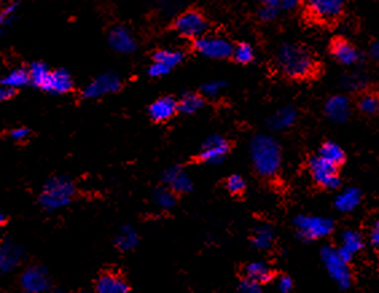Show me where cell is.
Instances as JSON below:
<instances>
[{
    "mask_svg": "<svg viewBox=\"0 0 379 293\" xmlns=\"http://www.w3.org/2000/svg\"><path fill=\"white\" fill-rule=\"evenodd\" d=\"M276 66L291 80H307L318 71V61L307 47L285 43L277 51Z\"/></svg>",
    "mask_w": 379,
    "mask_h": 293,
    "instance_id": "6da1fadb",
    "label": "cell"
},
{
    "mask_svg": "<svg viewBox=\"0 0 379 293\" xmlns=\"http://www.w3.org/2000/svg\"><path fill=\"white\" fill-rule=\"evenodd\" d=\"M251 162L261 176H274L281 165V150L272 136L257 135L250 144Z\"/></svg>",
    "mask_w": 379,
    "mask_h": 293,
    "instance_id": "7a4b0ae2",
    "label": "cell"
},
{
    "mask_svg": "<svg viewBox=\"0 0 379 293\" xmlns=\"http://www.w3.org/2000/svg\"><path fill=\"white\" fill-rule=\"evenodd\" d=\"M74 192V183L68 176H54L45 183L39 195V202L48 211L61 210L71 203Z\"/></svg>",
    "mask_w": 379,
    "mask_h": 293,
    "instance_id": "3957f363",
    "label": "cell"
},
{
    "mask_svg": "<svg viewBox=\"0 0 379 293\" xmlns=\"http://www.w3.org/2000/svg\"><path fill=\"white\" fill-rule=\"evenodd\" d=\"M321 261L332 280L339 285L341 289L346 291L353 285V273L348 267V262L341 257L338 249L331 247H323Z\"/></svg>",
    "mask_w": 379,
    "mask_h": 293,
    "instance_id": "277c9868",
    "label": "cell"
},
{
    "mask_svg": "<svg viewBox=\"0 0 379 293\" xmlns=\"http://www.w3.org/2000/svg\"><path fill=\"white\" fill-rule=\"evenodd\" d=\"M297 235L304 241H315L331 235L335 225L330 218L316 215H298L295 218Z\"/></svg>",
    "mask_w": 379,
    "mask_h": 293,
    "instance_id": "5b68a950",
    "label": "cell"
},
{
    "mask_svg": "<svg viewBox=\"0 0 379 293\" xmlns=\"http://www.w3.org/2000/svg\"><path fill=\"white\" fill-rule=\"evenodd\" d=\"M309 173L313 180L327 190H336L341 187L342 179L339 176V167L332 165L321 156H313L309 160Z\"/></svg>",
    "mask_w": 379,
    "mask_h": 293,
    "instance_id": "8992f818",
    "label": "cell"
},
{
    "mask_svg": "<svg viewBox=\"0 0 379 293\" xmlns=\"http://www.w3.org/2000/svg\"><path fill=\"white\" fill-rule=\"evenodd\" d=\"M309 16L321 24H332L343 15L346 0H307Z\"/></svg>",
    "mask_w": 379,
    "mask_h": 293,
    "instance_id": "52a82bcc",
    "label": "cell"
},
{
    "mask_svg": "<svg viewBox=\"0 0 379 293\" xmlns=\"http://www.w3.org/2000/svg\"><path fill=\"white\" fill-rule=\"evenodd\" d=\"M233 45L221 36H202L194 39V48L206 58L226 59L232 57Z\"/></svg>",
    "mask_w": 379,
    "mask_h": 293,
    "instance_id": "ba28073f",
    "label": "cell"
},
{
    "mask_svg": "<svg viewBox=\"0 0 379 293\" xmlns=\"http://www.w3.org/2000/svg\"><path fill=\"white\" fill-rule=\"evenodd\" d=\"M174 29L179 36L189 39H197L206 34L207 21L201 12L190 10L179 15L174 22Z\"/></svg>",
    "mask_w": 379,
    "mask_h": 293,
    "instance_id": "9c48e42d",
    "label": "cell"
},
{
    "mask_svg": "<svg viewBox=\"0 0 379 293\" xmlns=\"http://www.w3.org/2000/svg\"><path fill=\"white\" fill-rule=\"evenodd\" d=\"M121 88V80L115 73H104L95 77L83 89V97L89 100L101 98L108 94L115 93Z\"/></svg>",
    "mask_w": 379,
    "mask_h": 293,
    "instance_id": "30bf717a",
    "label": "cell"
},
{
    "mask_svg": "<svg viewBox=\"0 0 379 293\" xmlns=\"http://www.w3.org/2000/svg\"><path fill=\"white\" fill-rule=\"evenodd\" d=\"M330 53L332 58L343 66H354L362 59V54L355 45H353L350 41L342 36L332 39Z\"/></svg>",
    "mask_w": 379,
    "mask_h": 293,
    "instance_id": "8fae6325",
    "label": "cell"
},
{
    "mask_svg": "<svg viewBox=\"0 0 379 293\" xmlns=\"http://www.w3.org/2000/svg\"><path fill=\"white\" fill-rule=\"evenodd\" d=\"M229 143L221 136H212L202 144L199 158L202 162L209 165H218L225 160L226 155L229 153Z\"/></svg>",
    "mask_w": 379,
    "mask_h": 293,
    "instance_id": "7c38bea8",
    "label": "cell"
},
{
    "mask_svg": "<svg viewBox=\"0 0 379 293\" xmlns=\"http://www.w3.org/2000/svg\"><path fill=\"white\" fill-rule=\"evenodd\" d=\"M21 284L26 292L42 293L50 289V279H48V272L42 267L33 265L24 270Z\"/></svg>",
    "mask_w": 379,
    "mask_h": 293,
    "instance_id": "4fadbf2b",
    "label": "cell"
},
{
    "mask_svg": "<svg viewBox=\"0 0 379 293\" xmlns=\"http://www.w3.org/2000/svg\"><path fill=\"white\" fill-rule=\"evenodd\" d=\"M326 116L331 120L332 123L341 124L347 121L351 115V106L350 100L343 94L331 96L324 106Z\"/></svg>",
    "mask_w": 379,
    "mask_h": 293,
    "instance_id": "5bb4252c",
    "label": "cell"
},
{
    "mask_svg": "<svg viewBox=\"0 0 379 293\" xmlns=\"http://www.w3.org/2000/svg\"><path fill=\"white\" fill-rule=\"evenodd\" d=\"M109 46L120 54H130L136 50V41L130 30L124 26H116L108 36Z\"/></svg>",
    "mask_w": 379,
    "mask_h": 293,
    "instance_id": "9a60e30c",
    "label": "cell"
},
{
    "mask_svg": "<svg viewBox=\"0 0 379 293\" xmlns=\"http://www.w3.org/2000/svg\"><path fill=\"white\" fill-rule=\"evenodd\" d=\"M163 182L175 194H186L192 190V182L189 174L180 167H170L163 173Z\"/></svg>",
    "mask_w": 379,
    "mask_h": 293,
    "instance_id": "2e32d148",
    "label": "cell"
},
{
    "mask_svg": "<svg viewBox=\"0 0 379 293\" xmlns=\"http://www.w3.org/2000/svg\"><path fill=\"white\" fill-rule=\"evenodd\" d=\"M24 252L14 241H6L0 245V272L9 273L16 269L22 261Z\"/></svg>",
    "mask_w": 379,
    "mask_h": 293,
    "instance_id": "e0dca14e",
    "label": "cell"
},
{
    "mask_svg": "<svg viewBox=\"0 0 379 293\" xmlns=\"http://www.w3.org/2000/svg\"><path fill=\"white\" fill-rule=\"evenodd\" d=\"M71 89H73V80L71 73L65 69H57L50 71L48 81L42 91L51 94H65L71 92Z\"/></svg>",
    "mask_w": 379,
    "mask_h": 293,
    "instance_id": "ac0fdd59",
    "label": "cell"
},
{
    "mask_svg": "<svg viewBox=\"0 0 379 293\" xmlns=\"http://www.w3.org/2000/svg\"><path fill=\"white\" fill-rule=\"evenodd\" d=\"M178 112V101L174 97H162L154 101L150 109V118L156 123H163L172 118Z\"/></svg>",
    "mask_w": 379,
    "mask_h": 293,
    "instance_id": "d6986e66",
    "label": "cell"
},
{
    "mask_svg": "<svg viewBox=\"0 0 379 293\" xmlns=\"http://www.w3.org/2000/svg\"><path fill=\"white\" fill-rule=\"evenodd\" d=\"M363 247H365V242H363L362 235L354 230H347L342 235V245L338 247V252L341 257L350 264L353 258L355 257L356 253L360 252Z\"/></svg>",
    "mask_w": 379,
    "mask_h": 293,
    "instance_id": "ffe728a7",
    "label": "cell"
},
{
    "mask_svg": "<svg viewBox=\"0 0 379 293\" xmlns=\"http://www.w3.org/2000/svg\"><path fill=\"white\" fill-rule=\"evenodd\" d=\"M95 291L98 293H127L130 292V285L118 274H103L95 284Z\"/></svg>",
    "mask_w": 379,
    "mask_h": 293,
    "instance_id": "44dd1931",
    "label": "cell"
},
{
    "mask_svg": "<svg viewBox=\"0 0 379 293\" xmlns=\"http://www.w3.org/2000/svg\"><path fill=\"white\" fill-rule=\"evenodd\" d=\"M297 112L292 106H284L279 109L276 113H273L268 124L273 130H284L291 128L296 121Z\"/></svg>",
    "mask_w": 379,
    "mask_h": 293,
    "instance_id": "7402d4cb",
    "label": "cell"
},
{
    "mask_svg": "<svg viewBox=\"0 0 379 293\" xmlns=\"http://www.w3.org/2000/svg\"><path fill=\"white\" fill-rule=\"evenodd\" d=\"M360 200H362V192L359 188H347L336 197L335 207L336 210L342 211V212H351L355 210Z\"/></svg>",
    "mask_w": 379,
    "mask_h": 293,
    "instance_id": "603a6c76",
    "label": "cell"
},
{
    "mask_svg": "<svg viewBox=\"0 0 379 293\" xmlns=\"http://www.w3.org/2000/svg\"><path fill=\"white\" fill-rule=\"evenodd\" d=\"M358 109L366 116H378L379 92L363 91L358 98Z\"/></svg>",
    "mask_w": 379,
    "mask_h": 293,
    "instance_id": "cb8c5ba5",
    "label": "cell"
},
{
    "mask_svg": "<svg viewBox=\"0 0 379 293\" xmlns=\"http://www.w3.org/2000/svg\"><path fill=\"white\" fill-rule=\"evenodd\" d=\"M319 156L338 167L343 165L346 162V153L343 148L335 141H326L320 147Z\"/></svg>",
    "mask_w": 379,
    "mask_h": 293,
    "instance_id": "d4e9b609",
    "label": "cell"
},
{
    "mask_svg": "<svg viewBox=\"0 0 379 293\" xmlns=\"http://www.w3.org/2000/svg\"><path fill=\"white\" fill-rule=\"evenodd\" d=\"M245 274L246 277L259 282L261 285H265L274 279L273 270L264 262H251L245 268Z\"/></svg>",
    "mask_w": 379,
    "mask_h": 293,
    "instance_id": "484cf974",
    "label": "cell"
},
{
    "mask_svg": "<svg viewBox=\"0 0 379 293\" xmlns=\"http://www.w3.org/2000/svg\"><path fill=\"white\" fill-rule=\"evenodd\" d=\"M139 242V235L132 226H123L115 238V244L121 252H130Z\"/></svg>",
    "mask_w": 379,
    "mask_h": 293,
    "instance_id": "4316f807",
    "label": "cell"
},
{
    "mask_svg": "<svg viewBox=\"0 0 379 293\" xmlns=\"http://www.w3.org/2000/svg\"><path fill=\"white\" fill-rule=\"evenodd\" d=\"M273 241H274V232H273L272 226H268V225L257 227L251 238L253 247L259 250L269 249L273 245Z\"/></svg>",
    "mask_w": 379,
    "mask_h": 293,
    "instance_id": "83f0119b",
    "label": "cell"
},
{
    "mask_svg": "<svg viewBox=\"0 0 379 293\" xmlns=\"http://www.w3.org/2000/svg\"><path fill=\"white\" fill-rule=\"evenodd\" d=\"M28 83H30V74H28V71H26L24 68L14 69L7 76H4L0 81V85L9 86L15 91L19 88H24Z\"/></svg>",
    "mask_w": 379,
    "mask_h": 293,
    "instance_id": "f1b7e54d",
    "label": "cell"
},
{
    "mask_svg": "<svg viewBox=\"0 0 379 293\" xmlns=\"http://www.w3.org/2000/svg\"><path fill=\"white\" fill-rule=\"evenodd\" d=\"M154 203L162 210H171L174 209V206L177 205V197L175 192L171 188L159 187L156 188L152 195Z\"/></svg>",
    "mask_w": 379,
    "mask_h": 293,
    "instance_id": "f546056e",
    "label": "cell"
},
{
    "mask_svg": "<svg viewBox=\"0 0 379 293\" xmlns=\"http://www.w3.org/2000/svg\"><path fill=\"white\" fill-rule=\"evenodd\" d=\"M203 106V98L199 94H183L178 101V110L185 115H192Z\"/></svg>",
    "mask_w": 379,
    "mask_h": 293,
    "instance_id": "4dcf8cb0",
    "label": "cell"
},
{
    "mask_svg": "<svg viewBox=\"0 0 379 293\" xmlns=\"http://www.w3.org/2000/svg\"><path fill=\"white\" fill-rule=\"evenodd\" d=\"M183 58H185V54L180 50H172V48H163V50L156 51L154 54V61L166 65L170 69L178 66Z\"/></svg>",
    "mask_w": 379,
    "mask_h": 293,
    "instance_id": "1f68e13d",
    "label": "cell"
},
{
    "mask_svg": "<svg viewBox=\"0 0 379 293\" xmlns=\"http://www.w3.org/2000/svg\"><path fill=\"white\" fill-rule=\"evenodd\" d=\"M232 57L241 65H248L254 59V50L248 42H241L237 46L233 47Z\"/></svg>",
    "mask_w": 379,
    "mask_h": 293,
    "instance_id": "d6a6232c",
    "label": "cell"
},
{
    "mask_svg": "<svg viewBox=\"0 0 379 293\" xmlns=\"http://www.w3.org/2000/svg\"><path fill=\"white\" fill-rule=\"evenodd\" d=\"M368 77L365 73H351L344 78V86L350 91H366Z\"/></svg>",
    "mask_w": 379,
    "mask_h": 293,
    "instance_id": "836d02e7",
    "label": "cell"
},
{
    "mask_svg": "<svg viewBox=\"0 0 379 293\" xmlns=\"http://www.w3.org/2000/svg\"><path fill=\"white\" fill-rule=\"evenodd\" d=\"M226 187L232 194H241L245 191L246 182L242 176L236 174V175L229 176V179L226 182Z\"/></svg>",
    "mask_w": 379,
    "mask_h": 293,
    "instance_id": "e575fe53",
    "label": "cell"
},
{
    "mask_svg": "<svg viewBox=\"0 0 379 293\" xmlns=\"http://www.w3.org/2000/svg\"><path fill=\"white\" fill-rule=\"evenodd\" d=\"M259 16H260L261 21H264V22H272L279 16V7L262 4L260 11H259Z\"/></svg>",
    "mask_w": 379,
    "mask_h": 293,
    "instance_id": "d590c367",
    "label": "cell"
},
{
    "mask_svg": "<svg viewBox=\"0 0 379 293\" xmlns=\"http://www.w3.org/2000/svg\"><path fill=\"white\" fill-rule=\"evenodd\" d=\"M224 88H225V83H222V81H210V83L203 85L202 93L207 96V97H217L218 94L222 92Z\"/></svg>",
    "mask_w": 379,
    "mask_h": 293,
    "instance_id": "8d00e7d4",
    "label": "cell"
},
{
    "mask_svg": "<svg viewBox=\"0 0 379 293\" xmlns=\"http://www.w3.org/2000/svg\"><path fill=\"white\" fill-rule=\"evenodd\" d=\"M262 289V285L249 277H245L238 285V291L244 293H259Z\"/></svg>",
    "mask_w": 379,
    "mask_h": 293,
    "instance_id": "74e56055",
    "label": "cell"
},
{
    "mask_svg": "<svg viewBox=\"0 0 379 293\" xmlns=\"http://www.w3.org/2000/svg\"><path fill=\"white\" fill-rule=\"evenodd\" d=\"M170 71H171V69H170L168 66L163 65V63H160V62H156V61H154L152 65L148 68V74H150L151 77H154V78L165 77V76H167Z\"/></svg>",
    "mask_w": 379,
    "mask_h": 293,
    "instance_id": "f35d334b",
    "label": "cell"
},
{
    "mask_svg": "<svg viewBox=\"0 0 379 293\" xmlns=\"http://www.w3.org/2000/svg\"><path fill=\"white\" fill-rule=\"evenodd\" d=\"M277 288L279 291L283 293H288L292 291L294 288V282L289 276H281L279 280H277Z\"/></svg>",
    "mask_w": 379,
    "mask_h": 293,
    "instance_id": "ab89813d",
    "label": "cell"
},
{
    "mask_svg": "<svg viewBox=\"0 0 379 293\" xmlns=\"http://www.w3.org/2000/svg\"><path fill=\"white\" fill-rule=\"evenodd\" d=\"M30 130L24 127H19V128L14 129L11 132V139L15 141H22L28 138Z\"/></svg>",
    "mask_w": 379,
    "mask_h": 293,
    "instance_id": "60d3db41",
    "label": "cell"
},
{
    "mask_svg": "<svg viewBox=\"0 0 379 293\" xmlns=\"http://www.w3.org/2000/svg\"><path fill=\"white\" fill-rule=\"evenodd\" d=\"M14 94H15V89L4 86V85H0V103L9 101L10 98L14 97Z\"/></svg>",
    "mask_w": 379,
    "mask_h": 293,
    "instance_id": "b9f144b4",
    "label": "cell"
},
{
    "mask_svg": "<svg viewBox=\"0 0 379 293\" xmlns=\"http://www.w3.org/2000/svg\"><path fill=\"white\" fill-rule=\"evenodd\" d=\"M368 56L375 62H379V39H375L368 46Z\"/></svg>",
    "mask_w": 379,
    "mask_h": 293,
    "instance_id": "7bdbcfd3",
    "label": "cell"
},
{
    "mask_svg": "<svg viewBox=\"0 0 379 293\" xmlns=\"http://www.w3.org/2000/svg\"><path fill=\"white\" fill-rule=\"evenodd\" d=\"M303 0H279V7L284 10H295L301 4Z\"/></svg>",
    "mask_w": 379,
    "mask_h": 293,
    "instance_id": "ee69618b",
    "label": "cell"
},
{
    "mask_svg": "<svg viewBox=\"0 0 379 293\" xmlns=\"http://www.w3.org/2000/svg\"><path fill=\"white\" fill-rule=\"evenodd\" d=\"M370 241L373 245H379V218L377 220V222L374 223L373 229H371V233H370Z\"/></svg>",
    "mask_w": 379,
    "mask_h": 293,
    "instance_id": "f6af8a7d",
    "label": "cell"
},
{
    "mask_svg": "<svg viewBox=\"0 0 379 293\" xmlns=\"http://www.w3.org/2000/svg\"><path fill=\"white\" fill-rule=\"evenodd\" d=\"M16 9H18V4L16 3H11V4H9L4 10H3V12H4V15L7 16V19L9 18H11L12 15L15 14V11H16Z\"/></svg>",
    "mask_w": 379,
    "mask_h": 293,
    "instance_id": "bcb514c9",
    "label": "cell"
},
{
    "mask_svg": "<svg viewBox=\"0 0 379 293\" xmlns=\"http://www.w3.org/2000/svg\"><path fill=\"white\" fill-rule=\"evenodd\" d=\"M261 4H268V6H277L279 7V0H259Z\"/></svg>",
    "mask_w": 379,
    "mask_h": 293,
    "instance_id": "7dc6e473",
    "label": "cell"
},
{
    "mask_svg": "<svg viewBox=\"0 0 379 293\" xmlns=\"http://www.w3.org/2000/svg\"><path fill=\"white\" fill-rule=\"evenodd\" d=\"M6 21H9L7 16L4 15V12L0 11V31H1V27L6 24Z\"/></svg>",
    "mask_w": 379,
    "mask_h": 293,
    "instance_id": "c3c4849f",
    "label": "cell"
},
{
    "mask_svg": "<svg viewBox=\"0 0 379 293\" xmlns=\"http://www.w3.org/2000/svg\"><path fill=\"white\" fill-rule=\"evenodd\" d=\"M4 221H6V217H4V215L0 212V225H1V223H4Z\"/></svg>",
    "mask_w": 379,
    "mask_h": 293,
    "instance_id": "681fc988",
    "label": "cell"
}]
</instances>
